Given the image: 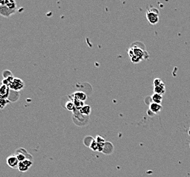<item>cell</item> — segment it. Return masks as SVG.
<instances>
[{"instance_id": "cell-15", "label": "cell", "mask_w": 190, "mask_h": 177, "mask_svg": "<svg viewBox=\"0 0 190 177\" xmlns=\"http://www.w3.org/2000/svg\"><path fill=\"white\" fill-rule=\"evenodd\" d=\"M8 103V100L7 99H1V109H4V107Z\"/></svg>"}, {"instance_id": "cell-14", "label": "cell", "mask_w": 190, "mask_h": 177, "mask_svg": "<svg viewBox=\"0 0 190 177\" xmlns=\"http://www.w3.org/2000/svg\"><path fill=\"white\" fill-rule=\"evenodd\" d=\"M163 83H164V82H163V81L161 80V79H160V78H155L153 81L154 87H156V86L161 85V84H163Z\"/></svg>"}, {"instance_id": "cell-10", "label": "cell", "mask_w": 190, "mask_h": 177, "mask_svg": "<svg viewBox=\"0 0 190 177\" xmlns=\"http://www.w3.org/2000/svg\"><path fill=\"white\" fill-rule=\"evenodd\" d=\"M7 162L8 164L11 167H15L17 164H18L19 160L17 159V157L15 156H11L9 157L8 159H7Z\"/></svg>"}, {"instance_id": "cell-6", "label": "cell", "mask_w": 190, "mask_h": 177, "mask_svg": "<svg viewBox=\"0 0 190 177\" xmlns=\"http://www.w3.org/2000/svg\"><path fill=\"white\" fill-rule=\"evenodd\" d=\"M149 109L150 111L155 113V114H158V113L161 112L162 109V106L161 104L152 102L149 106Z\"/></svg>"}, {"instance_id": "cell-16", "label": "cell", "mask_w": 190, "mask_h": 177, "mask_svg": "<svg viewBox=\"0 0 190 177\" xmlns=\"http://www.w3.org/2000/svg\"><path fill=\"white\" fill-rule=\"evenodd\" d=\"M189 132H190V129H189Z\"/></svg>"}, {"instance_id": "cell-8", "label": "cell", "mask_w": 190, "mask_h": 177, "mask_svg": "<svg viewBox=\"0 0 190 177\" xmlns=\"http://www.w3.org/2000/svg\"><path fill=\"white\" fill-rule=\"evenodd\" d=\"M166 92V87H165V84L163 83V84L156 86V87H154V93H157V94L161 95H163Z\"/></svg>"}, {"instance_id": "cell-12", "label": "cell", "mask_w": 190, "mask_h": 177, "mask_svg": "<svg viewBox=\"0 0 190 177\" xmlns=\"http://www.w3.org/2000/svg\"><path fill=\"white\" fill-rule=\"evenodd\" d=\"M73 103H74V105H75V109H78L79 110L85 106L84 102L77 100V99H75V98H73Z\"/></svg>"}, {"instance_id": "cell-3", "label": "cell", "mask_w": 190, "mask_h": 177, "mask_svg": "<svg viewBox=\"0 0 190 177\" xmlns=\"http://www.w3.org/2000/svg\"><path fill=\"white\" fill-rule=\"evenodd\" d=\"M146 19L150 24L156 25L159 21V10L155 8L148 10L146 12Z\"/></svg>"}, {"instance_id": "cell-2", "label": "cell", "mask_w": 190, "mask_h": 177, "mask_svg": "<svg viewBox=\"0 0 190 177\" xmlns=\"http://www.w3.org/2000/svg\"><path fill=\"white\" fill-rule=\"evenodd\" d=\"M128 53L131 57V60L134 63L140 62V61L142 60L143 57L144 55V51L138 47L129 48Z\"/></svg>"}, {"instance_id": "cell-5", "label": "cell", "mask_w": 190, "mask_h": 177, "mask_svg": "<svg viewBox=\"0 0 190 177\" xmlns=\"http://www.w3.org/2000/svg\"><path fill=\"white\" fill-rule=\"evenodd\" d=\"M10 87L2 84L0 87V97L1 99H7L10 94Z\"/></svg>"}, {"instance_id": "cell-11", "label": "cell", "mask_w": 190, "mask_h": 177, "mask_svg": "<svg viewBox=\"0 0 190 177\" xmlns=\"http://www.w3.org/2000/svg\"><path fill=\"white\" fill-rule=\"evenodd\" d=\"M81 114L84 115H89L91 112V107L89 105H85L80 110Z\"/></svg>"}, {"instance_id": "cell-7", "label": "cell", "mask_w": 190, "mask_h": 177, "mask_svg": "<svg viewBox=\"0 0 190 177\" xmlns=\"http://www.w3.org/2000/svg\"><path fill=\"white\" fill-rule=\"evenodd\" d=\"M73 98L85 102L87 99V95L83 91H76L73 93Z\"/></svg>"}, {"instance_id": "cell-13", "label": "cell", "mask_w": 190, "mask_h": 177, "mask_svg": "<svg viewBox=\"0 0 190 177\" xmlns=\"http://www.w3.org/2000/svg\"><path fill=\"white\" fill-rule=\"evenodd\" d=\"M66 109L69 111H73L74 109H75V105H74L73 102H68L66 104Z\"/></svg>"}, {"instance_id": "cell-4", "label": "cell", "mask_w": 190, "mask_h": 177, "mask_svg": "<svg viewBox=\"0 0 190 177\" xmlns=\"http://www.w3.org/2000/svg\"><path fill=\"white\" fill-rule=\"evenodd\" d=\"M24 87V83L20 78H14L13 80L12 81L11 85H10V88L11 89L15 91H19L21 89H23Z\"/></svg>"}, {"instance_id": "cell-1", "label": "cell", "mask_w": 190, "mask_h": 177, "mask_svg": "<svg viewBox=\"0 0 190 177\" xmlns=\"http://www.w3.org/2000/svg\"><path fill=\"white\" fill-rule=\"evenodd\" d=\"M17 10V3L13 0H2L0 1V14L4 17H9Z\"/></svg>"}, {"instance_id": "cell-9", "label": "cell", "mask_w": 190, "mask_h": 177, "mask_svg": "<svg viewBox=\"0 0 190 177\" xmlns=\"http://www.w3.org/2000/svg\"><path fill=\"white\" fill-rule=\"evenodd\" d=\"M151 100L153 103L161 104V103L162 102V100H163V95L154 93L151 96Z\"/></svg>"}]
</instances>
